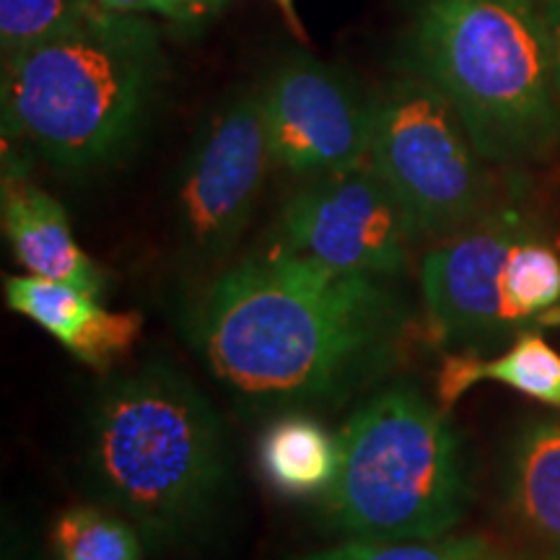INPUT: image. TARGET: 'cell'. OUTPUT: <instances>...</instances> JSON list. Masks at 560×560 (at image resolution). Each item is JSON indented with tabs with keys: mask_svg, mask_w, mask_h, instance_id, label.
Here are the masks:
<instances>
[{
	"mask_svg": "<svg viewBox=\"0 0 560 560\" xmlns=\"http://www.w3.org/2000/svg\"><path fill=\"white\" fill-rule=\"evenodd\" d=\"M187 325L234 400L293 412L335 408L384 380L405 353L410 310L384 278L272 244L210 280Z\"/></svg>",
	"mask_w": 560,
	"mask_h": 560,
	"instance_id": "6da1fadb",
	"label": "cell"
},
{
	"mask_svg": "<svg viewBox=\"0 0 560 560\" xmlns=\"http://www.w3.org/2000/svg\"><path fill=\"white\" fill-rule=\"evenodd\" d=\"M164 83L159 26L86 3L62 32L3 58V138L55 170H104L143 138Z\"/></svg>",
	"mask_w": 560,
	"mask_h": 560,
	"instance_id": "7a4b0ae2",
	"label": "cell"
},
{
	"mask_svg": "<svg viewBox=\"0 0 560 560\" xmlns=\"http://www.w3.org/2000/svg\"><path fill=\"white\" fill-rule=\"evenodd\" d=\"M86 470L100 501L136 524L145 548H177L208 527L226 493V425L185 371L145 361L96 397Z\"/></svg>",
	"mask_w": 560,
	"mask_h": 560,
	"instance_id": "3957f363",
	"label": "cell"
},
{
	"mask_svg": "<svg viewBox=\"0 0 560 560\" xmlns=\"http://www.w3.org/2000/svg\"><path fill=\"white\" fill-rule=\"evenodd\" d=\"M405 66L450 100L488 164H535L558 149L540 0H418Z\"/></svg>",
	"mask_w": 560,
	"mask_h": 560,
	"instance_id": "277c9868",
	"label": "cell"
},
{
	"mask_svg": "<svg viewBox=\"0 0 560 560\" xmlns=\"http://www.w3.org/2000/svg\"><path fill=\"white\" fill-rule=\"evenodd\" d=\"M322 516L350 540H436L470 506L462 439L416 387L376 392L350 416Z\"/></svg>",
	"mask_w": 560,
	"mask_h": 560,
	"instance_id": "5b68a950",
	"label": "cell"
},
{
	"mask_svg": "<svg viewBox=\"0 0 560 560\" xmlns=\"http://www.w3.org/2000/svg\"><path fill=\"white\" fill-rule=\"evenodd\" d=\"M488 164L457 109L416 73L374 96L369 166L408 210L420 240H446L486 215Z\"/></svg>",
	"mask_w": 560,
	"mask_h": 560,
	"instance_id": "8992f818",
	"label": "cell"
},
{
	"mask_svg": "<svg viewBox=\"0 0 560 560\" xmlns=\"http://www.w3.org/2000/svg\"><path fill=\"white\" fill-rule=\"evenodd\" d=\"M270 164L260 91H234L202 120L179 172V244L195 265L226 260L249 226Z\"/></svg>",
	"mask_w": 560,
	"mask_h": 560,
	"instance_id": "52a82bcc",
	"label": "cell"
},
{
	"mask_svg": "<svg viewBox=\"0 0 560 560\" xmlns=\"http://www.w3.org/2000/svg\"><path fill=\"white\" fill-rule=\"evenodd\" d=\"M418 240L408 210L366 161L293 195L280 213L276 247L342 272L392 278Z\"/></svg>",
	"mask_w": 560,
	"mask_h": 560,
	"instance_id": "ba28073f",
	"label": "cell"
},
{
	"mask_svg": "<svg viewBox=\"0 0 560 560\" xmlns=\"http://www.w3.org/2000/svg\"><path fill=\"white\" fill-rule=\"evenodd\" d=\"M272 164L319 179L369 161L374 100L327 62L296 55L260 89Z\"/></svg>",
	"mask_w": 560,
	"mask_h": 560,
	"instance_id": "9c48e42d",
	"label": "cell"
},
{
	"mask_svg": "<svg viewBox=\"0 0 560 560\" xmlns=\"http://www.w3.org/2000/svg\"><path fill=\"white\" fill-rule=\"evenodd\" d=\"M532 231L520 210L503 208L429 249L420 265V291L441 346L478 355L524 332L503 296V268L514 244Z\"/></svg>",
	"mask_w": 560,
	"mask_h": 560,
	"instance_id": "30bf717a",
	"label": "cell"
},
{
	"mask_svg": "<svg viewBox=\"0 0 560 560\" xmlns=\"http://www.w3.org/2000/svg\"><path fill=\"white\" fill-rule=\"evenodd\" d=\"M9 310L50 332L73 359L91 369H109L136 346L143 330L138 312H109L100 296L37 276H13L3 283Z\"/></svg>",
	"mask_w": 560,
	"mask_h": 560,
	"instance_id": "8fae6325",
	"label": "cell"
},
{
	"mask_svg": "<svg viewBox=\"0 0 560 560\" xmlns=\"http://www.w3.org/2000/svg\"><path fill=\"white\" fill-rule=\"evenodd\" d=\"M0 213L13 257L30 276L79 285L100 296L104 276L75 242L66 208L16 166H5L3 172Z\"/></svg>",
	"mask_w": 560,
	"mask_h": 560,
	"instance_id": "7c38bea8",
	"label": "cell"
},
{
	"mask_svg": "<svg viewBox=\"0 0 560 560\" xmlns=\"http://www.w3.org/2000/svg\"><path fill=\"white\" fill-rule=\"evenodd\" d=\"M503 503L522 540L545 560H560V418L516 433L503 475Z\"/></svg>",
	"mask_w": 560,
	"mask_h": 560,
	"instance_id": "4fadbf2b",
	"label": "cell"
},
{
	"mask_svg": "<svg viewBox=\"0 0 560 560\" xmlns=\"http://www.w3.org/2000/svg\"><path fill=\"white\" fill-rule=\"evenodd\" d=\"M480 382L503 384L532 400L560 408V355L540 332H522L499 359L490 361L472 353L446 355L436 380L441 408L450 410L465 392Z\"/></svg>",
	"mask_w": 560,
	"mask_h": 560,
	"instance_id": "5bb4252c",
	"label": "cell"
},
{
	"mask_svg": "<svg viewBox=\"0 0 560 560\" xmlns=\"http://www.w3.org/2000/svg\"><path fill=\"white\" fill-rule=\"evenodd\" d=\"M262 478L285 499H317L330 490L340 465V441L319 420L285 412L262 431Z\"/></svg>",
	"mask_w": 560,
	"mask_h": 560,
	"instance_id": "9a60e30c",
	"label": "cell"
},
{
	"mask_svg": "<svg viewBox=\"0 0 560 560\" xmlns=\"http://www.w3.org/2000/svg\"><path fill=\"white\" fill-rule=\"evenodd\" d=\"M503 296L524 332L560 319V255L532 231L514 244L503 268Z\"/></svg>",
	"mask_w": 560,
	"mask_h": 560,
	"instance_id": "2e32d148",
	"label": "cell"
},
{
	"mask_svg": "<svg viewBox=\"0 0 560 560\" xmlns=\"http://www.w3.org/2000/svg\"><path fill=\"white\" fill-rule=\"evenodd\" d=\"M55 560H143L136 524L107 506H70L52 524Z\"/></svg>",
	"mask_w": 560,
	"mask_h": 560,
	"instance_id": "e0dca14e",
	"label": "cell"
},
{
	"mask_svg": "<svg viewBox=\"0 0 560 560\" xmlns=\"http://www.w3.org/2000/svg\"><path fill=\"white\" fill-rule=\"evenodd\" d=\"M293 560H511L482 537H436V540L366 542L348 540L338 548Z\"/></svg>",
	"mask_w": 560,
	"mask_h": 560,
	"instance_id": "ac0fdd59",
	"label": "cell"
},
{
	"mask_svg": "<svg viewBox=\"0 0 560 560\" xmlns=\"http://www.w3.org/2000/svg\"><path fill=\"white\" fill-rule=\"evenodd\" d=\"M83 9L86 0H0L3 58L62 32Z\"/></svg>",
	"mask_w": 560,
	"mask_h": 560,
	"instance_id": "d6986e66",
	"label": "cell"
},
{
	"mask_svg": "<svg viewBox=\"0 0 560 560\" xmlns=\"http://www.w3.org/2000/svg\"><path fill=\"white\" fill-rule=\"evenodd\" d=\"M96 9L112 13H132V16H161L174 24L187 26V30H198L215 16L210 11L208 0H86Z\"/></svg>",
	"mask_w": 560,
	"mask_h": 560,
	"instance_id": "ffe728a7",
	"label": "cell"
},
{
	"mask_svg": "<svg viewBox=\"0 0 560 560\" xmlns=\"http://www.w3.org/2000/svg\"><path fill=\"white\" fill-rule=\"evenodd\" d=\"M545 34H548V50L552 73H556V86L560 94V0H540Z\"/></svg>",
	"mask_w": 560,
	"mask_h": 560,
	"instance_id": "44dd1931",
	"label": "cell"
},
{
	"mask_svg": "<svg viewBox=\"0 0 560 560\" xmlns=\"http://www.w3.org/2000/svg\"><path fill=\"white\" fill-rule=\"evenodd\" d=\"M272 3H276L280 11H283V16H285V21H289L291 30L304 37V30H301V21L296 16V9H293V0H272Z\"/></svg>",
	"mask_w": 560,
	"mask_h": 560,
	"instance_id": "7402d4cb",
	"label": "cell"
},
{
	"mask_svg": "<svg viewBox=\"0 0 560 560\" xmlns=\"http://www.w3.org/2000/svg\"><path fill=\"white\" fill-rule=\"evenodd\" d=\"M229 0H208V5H210V11L215 13V16H219V13L223 11V5H226Z\"/></svg>",
	"mask_w": 560,
	"mask_h": 560,
	"instance_id": "603a6c76",
	"label": "cell"
}]
</instances>
